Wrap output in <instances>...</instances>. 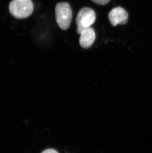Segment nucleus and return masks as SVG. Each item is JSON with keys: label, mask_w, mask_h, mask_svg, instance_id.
<instances>
[{"label": "nucleus", "mask_w": 152, "mask_h": 153, "mask_svg": "<svg viewBox=\"0 0 152 153\" xmlns=\"http://www.w3.org/2000/svg\"><path fill=\"white\" fill-rule=\"evenodd\" d=\"M34 10L31 0H13L9 4L10 14L15 18L23 19L29 17Z\"/></svg>", "instance_id": "1"}, {"label": "nucleus", "mask_w": 152, "mask_h": 153, "mask_svg": "<svg viewBox=\"0 0 152 153\" xmlns=\"http://www.w3.org/2000/svg\"><path fill=\"white\" fill-rule=\"evenodd\" d=\"M56 22L62 30H67L70 25L72 19V9L67 3H59L55 7Z\"/></svg>", "instance_id": "2"}, {"label": "nucleus", "mask_w": 152, "mask_h": 153, "mask_svg": "<svg viewBox=\"0 0 152 153\" xmlns=\"http://www.w3.org/2000/svg\"><path fill=\"white\" fill-rule=\"evenodd\" d=\"M96 19L94 11L91 8L85 7L80 10L76 17L77 32L80 34L83 31L90 27Z\"/></svg>", "instance_id": "3"}, {"label": "nucleus", "mask_w": 152, "mask_h": 153, "mask_svg": "<svg viewBox=\"0 0 152 153\" xmlns=\"http://www.w3.org/2000/svg\"><path fill=\"white\" fill-rule=\"evenodd\" d=\"M109 20L113 26L118 25H124L128 22V15L125 9L122 7L114 8L108 15Z\"/></svg>", "instance_id": "4"}, {"label": "nucleus", "mask_w": 152, "mask_h": 153, "mask_svg": "<svg viewBox=\"0 0 152 153\" xmlns=\"http://www.w3.org/2000/svg\"><path fill=\"white\" fill-rule=\"evenodd\" d=\"M96 38L95 32L92 28H88L80 33L79 39L80 45L83 49H88L91 47L94 42Z\"/></svg>", "instance_id": "5"}, {"label": "nucleus", "mask_w": 152, "mask_h": 153, "mask_svg": "<svg viewBox=\"0 0 152 153\" xmlns=\"http://www.w3.org/2000/svg\"><path fill=\"white\" fill-rule=\"evenodd\" d=\"M92 1L96 4L99 5H105L109 3L110 0H91Z\"/></svg>", "instance_id": "6"}, {"label": "nucleus", "mask_w": 152, "mask_h": 153, "mask_svg": "<svg viewBox=\"0 0 152 153\" xmlns=\"http://www.w3.org/2000/svg\"><path fill=\"white\" fill-rule=\"evenodd\" d=\"M42 153H58L54 149H47L46 150L44 151V152Z\"/></svg>", "instance_id": "7"}]
</instances>
